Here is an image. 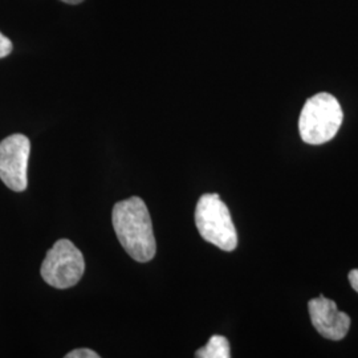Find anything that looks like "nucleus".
I'll list each match as a JSON object with an SVG mask.
<instances>
[{"mask_svg": "<svg viewBox=\"0 0 358 358\" xmlns=\"http://www.w3.org/2000/svg\"><path fill=\"white\" fill-rule=\"evenodd\" d=\"M112 220L118 242L130 257L140 263L150 262L157 243L149 210L140 196H131L115 203Z\"/></svg>", "mask_w": 358, "mask_h": 358, "instance_id": "f257e3e1", "label": "nucleus"}, {"mask_svg": "<svg viewBox=\"0 0 358 358\" xmlns=\"http://www.w3.org/2000/svg\"><path fill=\"white\" fill-rule=\"evenodd\" d=\"M344 113L337 99L329 93H317L304 103L299 131L301 140L309 145L331 141L341 128Z\"/></svg>", "mask_w": 358, "mask_h": 358, "instance_id": "f03ea898", "label": "nucleus"}, {"mask_svg": "<svg viewBox=\"0 0 358 358\" xmlns=\"http://www.w3.org/2000/svg\"><path fill=\"white\" fill-rule=\"evenodd\" d=\"M195 224L206 242L223 251H234L238 245V234L229 207L217 194H205L195 208Z\"/></svg>", "mask_w": 358, "mask_h": 358, "instance_id": "7ed1b4c3", "label": "nucleus"}, {"mask_svg": "<svg viewBox=\"0 0 358 358\" xmlns=\"http://www.w3.org/2000/svg\"><path fill=\"white\" fill-rule=\"evenodd\" d=\"M85 260L81 251L68 239L53 244L41 264V278L57 289L75 287L84 275Z\"/></svg>", "mask_w": 358, "mask_h": 358, "instance_id": "20e7f679", "label": "nucleus"}, {"mask_svg": "<svg viewBox=\"0 0 358 358\" xmlns=\"http://www.w3.org/2000/svg\"><path fill=\"white\" fill-rule=\"evenodd\" d=\"M29 152L31 142L24 134H13L0 142V179L13 192H24L28 186Z\"/></svg>", "mask_w": 358, "mask_h": 358, "instance_id": "39448f33", "label": "nucleus"}, {"mask_svg": "<svg viewBox=\"0 0 358 358\" xmlns=\"http://www.w3.org/2000/svg\"><path fill=\"white\" fill-rule=\"evenodd\" d=\"M308 309L313 327L324 338L340 341L349 332L350 317L338 310L333 300L321 294L317 299H312L309 301Z\"/></svg>", "mask_w": 358, "mask_h": 358, "instance_id": "423d86ee", "label": "nucleus"}, {"mask_svg": "<svg viewBox=\"0 0 358 358\" xmlns=\"http://www.w3.org/2000/svg\"><path fill=\"white\" fill-rule=\"evenodd\" d=\"M198 358H230V343L224 336H213L206 346L195 352Z\"/></svg>", "mask_w": 358, "mask_h": 358, "instance_id": "0eeeda50", "label": "nucleus"}, {"mask_svg": "<svg viewBox=\"0 0 358 358\" xmlns=\"http://www.w3.org/2000/svg\"><path fill=\"white\" fill-rule=\"evenodd\" d=\"M65 358H100V355L90 350V349L81 348V349H76V350H72V352L66 353Z\"/></svg>", "mask_w": 358, "mask_h": 358, "instance_id": "6e6552de", "label": "nucleus"}, {"mask_svg": "<svg viewBox=\"0 0 358 358\" xmlns=\"http://www.w3.org/2000/svg\"><path fill=\"white\" fill-rule=\"evenodd\" d=\"M13 52V43L0 32V59L7 57Z\"/></svg>", "mask_w": 358, "mask_h": 358, "instance_id": "1a4fd4ad", "label": "nucleus"}, {"mask_svg": "<svg viewBox=\"0 0 358 358\" xmlns=\"http://www.w3.org/2000/svg\"><path fill=\"white\" fill-rule=\"evenodd\" d=\"M349 282L352 288L358 294V269H353L349 272Z\"/></svg>", "mask_w": 358, "mask_h": 358, "instance_id": "9d476101", "label": "nucleus"}, {"mask_svg": "<svg viewBox=\"0 0 358 358\" xmlns=\"http://www.w3.org/2000/svg\"><path fill=\"white\" fill-rule=\"evenodd\" d=\"M62 1H64L66 4H80V3H83L84 0H62Z\"/></svg>", "mask_w": 358, "mask_h": 358, "instance_id": "9b49d317", "label": "nucleus"}]
</instances>
